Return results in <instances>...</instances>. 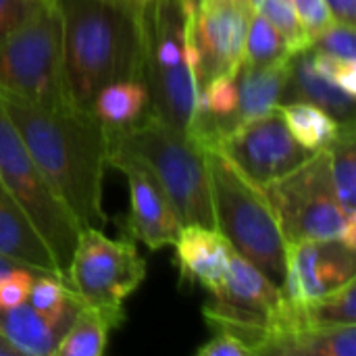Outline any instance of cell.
<instances>
[{
    "mask_svg": "<svg viewBox=\"0 0 356 356\" xmlns=\"http://www.w3.org/2000/svg\"><path fill=\"white\" fill-rule=\"evenodd\" d=\"M0 104L21 136L42 177L79 227L102 229V181L108 136L94 111L42 108L0 90Z\"/></svg>",
    "mask_w": 356,
    "mask_h": 356,
    "instance_id": "6da1fadb",
    "label": "cell"
},
{
    "mask_svg": "<svg viewBox=\"0 0 356 356\" xmlns=\"http://www.w3.org/2000/svg\"><path fill=\"white\" fill-rule=\"evenodd\" d=\"M52 2L63 25V83L73 108L92 111L108 83L142 81V0Z\"/></svg>",
    "mask_w": 356,
    "mask_h": 356,
    "instance_id": "7a4b0ae2",
    "label": "cell"
},
{
    "mask_svg": "<svg viewBox=\"0 0 356 356\" xmlns=\"http://www.w3.org/2000/svg\"><path fill=\"white\" fill-rule=\"evenodd\" d=\"M194 0H142V81L154 115L186 131L198 104L196 46L192 38Z\"/></svg>",
    "mask_w": 356,
    "mask_h": 356,
    "instance_id": "3957f363",
    "label": "cell"
},
{
    "mask_svg": "<svg viewBox=\"0 0 356 356\" xmlns=\"http://www.w3.org/2000/svg\"><path fill=\"white\" fill-rule=\"evenodd\" d=\"M106 136L108 154H127L152 171L169 196L181 227L204 225L217 229L207 150L186 131L154 115H146L129 127L106 129Z\"/></svg>",
    "mask_w": 356,
    "mask_h": 356,
    "instance_id": "277c9868",
    "label": "cell"
},
{
    "mask_svg": "<svg viewBox=\"0 0 356 356\" xmlns=\"http://www.w3.org/2000/svg\"><path fill=\"white\" fill-rule=\"evenodd\" d=\"M215 227L234 252L252 263L280 290L286 277L288 242L265 192L250 184L221 152L207 150Z\"/></svg>",
    "mask_w": 356,
    "mask_h": 356,
    "instance_id": "5b68a950",
    "label": "cell"
},
{
    "mask_svg": "<svg viewBox=\"0 0 356 356\" xmlns=\"http://www.w3.org/2000/svg\"><path fill=\"white\" fill-rule=\"evenodd\" d=\"M286 242L340 240L356 250V213H348L334 190L330 150H317L294 171L263 188Z\"/></svg>",
    "mask_w": 356,
    "mask_h": 356,
    "instance_id": "8992f818",
    "label": "cell"
},
{
    "mask_svg": "<svg viewBox=\"0 0 356 356\" xmlns=\"http://www.w3.org/2000/svg\"><path fill=\"white\" fill-rule=\"evenodd\" d=\"M0 90L42 108H73L63 83V25L52 0L0 42Z\"/></svg>",
    "mask_w": 356,
    "mask_h": 356,
    "instance_id": "52a82bcc",
    "label": "cell"
},
{
    "mask_svg": "<svg viewBox=\"0 0 356 356\" xmlns=\"http://www.w3.org/2000/svg\"><path fill=\"white\" fill-rule=\"evenodd\" d=\"M0 192L42 236L54 254L63 280L67 282L69 263L77 244L79 225L54 196L38 165L27 152L21 136L0 104Z\"/></svg>",
    "mask_w": 356,
    "mask_h": 356,
    "instance_id": "ba28073f",
    "label": "cell"
},
{
    "mask_svg": "<svg viewBox=\"0 0 356 356\" xmlns=\"http://www.w3.org/2000/svg\"><path fill=\"white\" fill-rule=\"evenodd\" d=\"M146 261L131 238L111 240L96 227H81L69 263L67 284L79 302L96 309L113 330L125 321V300L144 284Z\"/></svg>",
    "mask_w": 356,
    "mask_h": 356,
    "instance_id": "9c48e42d",
    "label": "cell"
},
{
    "mask_svg": "<svg viewBox=\"0 0 356 356\" xmlns=\"http://www.w3.org/2000/svg\"><path fill=\"white\" fill-rule=\"evenodd\" d=\"M284 292L238 252L229 259L223 288L204 305L202 315L211 332L223 330L238 336L250 355H261L271 334L282 323Z\"/></svg>",
    "mask_w": 356,
    "mask_h": 356,
    "instance_id": "30bf717a",
    "label": "cell"
},
{
    "mask_svg": "<svg viewBox=\"0 0 356 356\" xmlns=\"http://www.w3.org/2000/svg\"><path fill=\"white\" fill-rule=\"evenodd\" d=\"M217 152L261 190L294 171L313 154L292 136L280 106L238 125L223 138Z\"/></svg>",
    "mask_w": 356,
    "mask_h": 356,
    "instance_id": "8fae6325",
    "label": "cell"
},
{
    "mask_svg": "<svg viewBox=\"0 0 356 356\" xmlns=\"http://www.w3.org/2000/svg\"><path fill=\"white\" fill-rule=\"evenodd\" d=\"M252 0H194L192 38L196 46L198 92L242 63Z\"/></svg>",
    "mask_w": 356,
    "mask_h": 356,
    "instance_id": "7c38bea8",
    "label": "cell"
},
{
    "mask_svg": "<svg viewBox=\"0 0 356 356\" xmlns=\"http://www.w3.org/2000/svg\"><path fill=\"white\" fill-rule=\"evenodd\" d=\"M106 163L125 173L129 184V215L125 217L127 236L150 250L173 246L181 223L152 171L136 159L119 152H111Z\"/></svg>",
    "mask_w": 356,
    "mask_h": 356,
    "instance_id": "4fadbf2b",
    "label": "cell"
},
{
    "mask_svg": "<svg viewBox=\"0 0 356 356\" xmlns=\"http://www.w3.org/2000/svg\"><path fill=\"white\" fill-rule=\"evenodd\" d=\"M355 273V250L340 240L288 242L282 292L292 302H305L353 282Z\"/></svg>",
    "mask_w": 356,
    "mask_h": 356,
    "instance_id": "5bb4252c",
    "label": "cell"
},
{
    "mask_svg": "<svg viewBox=\"0 0 356 356\" xmlns=\"http://www.w3.org/2000/svg\"><path fill=\"white\" fill-rule=\"evenodd\" d=\"M173 246L181 286H200L211 294L223 288L234 248L219 229L184 225Z\"/></svg>",
    "mask_w": 356,
    "mask_h": 356,
    "instance_id": "9a60e30c",
    "label": "cell"
},
{
    "mask_svg": "<svg viewBox=\"0 0 356 356\" xmlns=\"http://www.w3.org/2000/svg\"><path fill=\"white\" fill-rule=\"evenodd\" d=\"M0 257L33 273L54 275L63 280L58 263L50 252V248L46 246V242L42 240V236L2 192H0Z\"/></svg>",
    "mask_w": 356,
    "mask_h": 356,
    "instance_id": "2e32d148",
    "label": "cell"
},
{
    "mask_svg": "<svg viewBox=\"0 0 356 356\" xmlns=\"http://www.w3.org/2000/svg\"><path fill=\"white\" fill-rule=\"evenodd\" d=\"M290 71H292V56L267 67H248L240 63L236 69V86H238L236 123L242 125L282 104L286 98Z\"/></svg>",
    "mask_w": 356,
    "mask_h": 356,
    "instance_id": "e0dca14e",
    "label": "cell"
},
{
    "mask_svg": "<svg viewBox=\"0 0 356 356\" xmlns=\"http://www.w3.org/2000/svg\"><path fill=\"white\" fill-rule=\"evenodd\" d=\"M286 96L290 100H309L327 111L340 123H355V96L325 79L313 67L311 48L292 54V71Z\"/></svg>",
    "mask_w": 356,
    "mask_h": 356,
    "instance_id": "ac0fdd59",
    "label": "cell"
},
{
    "mask_svg": "<svg viewBox=\"0 0 356 356\" xmlns=\"http://www.w3.org/2000/svg\"><path fill=\"white\" fill-rule=\"evenodd\" d=\"M261 355L356 356V325L292 327L273 334Z\"/></svg>",
    "mask_w": 356,
    "mask_h": 356,
    "instance_id": "d6986e66",
    "label": "cell"
},
{
    "mask_svg": "<svg viewBox=\"0 0 356 356\" xmlns=\"http://www.w3.org/2000/svg\"><path fill=\"white\" fill-rule=\"evenodd\" d=\"M0 336L19 355L27 356L54 355L63 338L29 302L0 309Z\"/></svg>",
    "mask_w": 356,
    "mask_h": 356,
    "instance_id": "ffe728a7",
    "label": "cell"
},
{
    "mask_svg": "<svg viewBox=\"0 0 356 356\" xmlns=\"http://www.w3.org/2000/svg\"><path fill=\"white\" fill-rule=\"evenodd\" d=\"M150 96L144 81L127 79L104 86L92 104V111L106 129H123L148 115Z\"/></svg>",
    "mask_w": 356,
    "mask_h": 356,
    "instance_id": "44dd1931",
    "label": "cell"
},
{
    "mask_svg": "<svg viewBox=\"0 0 356 356\" xmlns=\"http://www.w3.org/2000/svg\"><path fill=\"white\" fill-rule=\"evenodd\" d=\"M292 136L309 150L327 148L340 134L342 125L327 111L309 100H286L277 104Z\"/></svg>",
    "mask_w": 356,
    "mask_h": 356,
    "instance_id": "7402d4cb",
    "label": "cell"
},
{
    "mask_svg": "<svg viewBox=\"0 0 356 356\" xmlns=\"http://www.w3.org/2000/svg\"><path fill=\"white\" fill-rule=\"evenodd\" d=\"M113 327L108 321L92 307L79 302L77 313L69 330L58 340L56 356H102L108 344V334Z\"/></svg>",
    "mask_w": 356,
    "mask_h": 356,
    "instance_id": "603a6c76",
    "label": "cell"
},
{
    "mask_svg": "<svg viewBox=\"0 0 356 356\" xmlns=\"http://www.w3.org/2000/svg\"><path fill=\"white\" fill-rule=\"evenodd\" d=\"M356 282H348L319 298L300 302L302 325L338 327L356 323Z\"/></svg>",
    "mask_w": 356,
    "mask_h": 356,
    "instance_id": "cb8c5ba5",
    "label": "cell"
},
{
    "mask_svg": "<svg viewBox=\"0 0 356 356\" xmlns=\"http://www.w3.org/2000/svg\"><path fill=\"white\" fill-rule=\"evenodd\" d=\"M355 123H344L338 138L327 146L332 181L340 204L356 213V150H355Z\"/></svg>",
    "mask_w": 356,
    "mask_h": 356,
    "instance_id": "d4e9b609",
    "label": "cell"
},
{
    "mask_svg": "<svg viewBox=\"0 0 356 356\" xmlns=\"http://www.w3.org/2000/svg\"><path fill=\"white\" fill-rule=\"evenodd\" d=\"M292 56L284 35L275 29V25L265 19L259 10L252 13L248 21L246 42L242 63L248 67H267Z\"/></svg>",
    "mask_w": 356,
    "mask_h": 356,
    "instance_id": "484cf974",
    "label": "cell"
},
{
    "mask_svg": "<svg viewBox=\"0 0 356 356\" xmlns=\"http://www.w3.org/2000/svg\"><path fill=\"white\" fill-rule=\"evenodd\" d=\"M254 10H259L265 19H269L275 29L284 35L292 54L309 50L311 40L298 19L294 0H252Z\"/></svg>",
    "mask_w": 356,
    "mask_h": 356,
    "instance_id": "4316f807",
    "label": "cell"
},
{
    "mask_svg": "<svg viewBox=\"0 0 356 356\" xmlns=\"http://www.w3.org/2000/svg\"><path fill=\"white\" fill-rule=\"evenodd\" d=\"M311 50L332 56H342V58H356L355 25L334 21L319 35L313 38Z\"/></svg>",
    "mask_w": 356,
    "mask_h": 356,
    "instance_id": "83f0119b",
    "label": "cell"
},
{
    "mask_svg": "<svg viewBox=\"0 0 356 356\" xmlns=\"http://www.w3.org/2000/svg\"><path fill=\"white\" fill-rule=\"evenodd\" d=\"M313 67L346 94H356V58H342L323 52H313Z\"/></svg>",
    "mask_w": 356,
    "mask_h": 356,
    "instance_id": "f1b7e54d",
    "label": "cell"
},
{
    "mask_svg": "<svg viewBox=\"0 0 356 356\" xmlns=\"http://www.w3.org/2000/svg\"><path fill=\"white\" fill-rule=\"evenodd\" d=\"M33 284V271L25 267H15L0 280V309H10L27 302Z\"/></svg>",
    "mask_w": 356,
    "mask_h": 356,
    "instance_id": "f546056e",
    "label": "cell"
},
{
    "mask_svg": "<svg viewBox=\"0 0 356 356\" xmlns=\"http://www.w3.org/2000/svg\"><path fill=\"white\" fill-rule=\"evenodd\" d=\"M294 6H296L298 19H300V23H302V27H305V31H307L311 42L327 25L334 23L332 10H330L325 0H294Z\"/></svg>",
    "mask_w": 356,
    "mask_h": 356,
    "instance_id": "4dcf8cb0",
    "label": "cell"
},
{
    "mask_svg": "<svg viewBox=\"0 0 356 356\" xmlns=\"http://www.w3.org/2000/svg\"><path fill=\"white\" fill-rule=\"evenodd\" d=\"M42 0H0V42L23 25Z\"/></svg>",
    "mask_w": 356,
    "mask_h": 356,
    "instance_id": "1f68e13d",
    "label": "cell"
},
{
    "mask_svg": "<svg viewBox=\"0 0 356 356\" xmlns=\"http://www.w3.org/2000/svg\"><path fill=\"white\" fill-rule=\"evenodd\" d=\"M198 356H252L250 348L234 334L217 330L213 332V338L198 348Z\"/></svg>",
    "mask_w": 356,
    "mask_h": 356,
    "instance_id": "d6a6232c",
    "label": "cell"
},
{
    "mask_svg": "<svg viewBox=\"0 0 356 356\" xmlns=\"http://www.w3.org/2000/svg\"><path fill=\"white\" fill-rule=\"evenodd\" d=\"M334 21H342L355 25L356 21V0H325Z\"/></svg>",
    "mask_w": 356,
    "mask_h": 356,
    "instance_id": "836d02e7",
    "label": "cell"
},
{
    "mask_svg": "<svg viewBox=\"0 0 356 356\" xmlns=\"http://www.w3.org/2000/svg\"><path fill=\"white\" fill-rule=\"evenodd\" d=\"M17 355H19V353H17V350H15L6 340L0 336V356H17Z\"/></svg>",
    "mask_w": 356,
    "mask_h": 356,
    "instance_id": "e575fe53",
    "label": "cell"
},
{
    "mask_svg": "<svg viewBox=\"0 0 356 356\" xmlns=\"http://www.w3.org/2000/svg\"><path fill=\"white\" fill-rule=\"evenodd\" d=\"M17 265L13 263V261H8V259H4V257H0V280L8 273V271H13Z\"/></svg>",
    "mask_w": 356,
    "mask_h": 356,
    "instance_id": "d590c367",
    "label": "cell"
},
{
    "mask_svg": "<svg viewBox=\"0 0 356 356\" xmlns=\"http://www.w3.org/2000/svg\"><path fill=\"white\" fill-rule=\"evenodd\" d=\"M136 2H140V0H136Z\"/></svg>",
    "mask_w": 356,
    "mask_h": 356,
    "instance_id": "8d00e7d4",
    "label": "cell"
}]
</instances>
